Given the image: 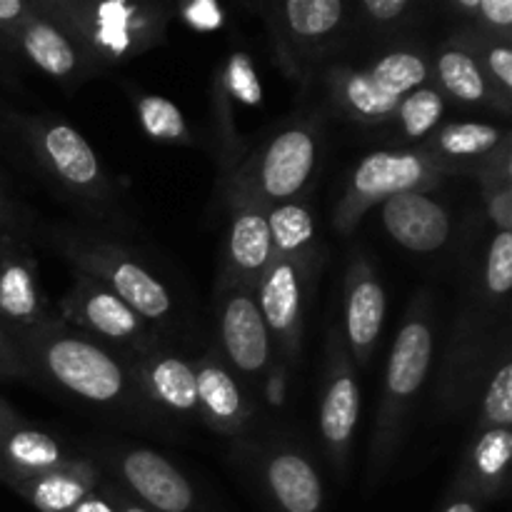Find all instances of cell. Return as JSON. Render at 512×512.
Returning <instances> with one entry per match:
<instances>
[{"mask_svg": "<svg viewBox=\"0 0 512 512\" xmlns=\"http://www.w3.org/2000/svg\"><path fill=\"white\" fill-rule=\"evenodd\" d=\"M13 338L30 370V383L35 380L65 398L110 413L153 410L123 353L60 318L13 330Z\"/></svg>", "mask_w": 512, "mask_h": 512, "instance_id": "cell-1", "label": "cell"}, {"mask_svg": "<svg viewBox=\"0 0 512 512\" xmlns=\"http://www.w3.org/2000/svg\"><path fill=\"white\" fill-rule=\"evenodd\" d=\"M35 233H40L45 245L55 250L73 273L98 280L128 303L163 340L173 338L183 328V310L173 285L130 245L73 225L43 223Z\"/></svg>", "mask_w": 512, "mask_h": 512, "instance_id": "cell-2", "label": "cell"}, {"mask_svg": "<svg viewBox=\"0 0 512 512\" xmlns=\"http://www.w3.org/2000/svg\"><path fill=\"white\" fill-rule=\"evenodd\" d=\"M8 125L28 155L30 168L73 205L98 223H118L120 200L110 175L85 135L53 113H10Z\"/></svg>", "mask_w": 512, "mask_h": 512, "instance_id": "cell-3", "label": "cell"}, {"mask_svg": "<svg viewBox=\"0 0 512 512\" xmlns=\"http://www.w3.org/2000/svg\"><path fill=\"white\" fill-rule=\"evenodd\" d=\"M435 353V313L428 290L415 295L388 355L368 448V488H378L398 460L410 413L428 383Z\"/></svg>", "mask_w": 512, "mask_h": 512, "instance_id": "cell-4", "label": "cell"}, {"mask_svg": "<svg viewBox=\"0 0 512 512\" xmlns=\"http://www.w3.org/2000/svg\"><path fill=\"white\" fill-rule=\"evenodd\" d=\"M323 140L320 115L295 118L275 130L223 178L228 205L253 203L268 210L298 200L318 173Z\"/></svg>", "mask_w": 512, "mask_h": 512, "instance_id": "cell-5", "label": "cell"}, {"mask_svg": "<svg viewBox=\"0 0 512 512\" xmlns=\"http://www.w3.org/2000/svg\"><path fill=\"white\" fill-rule=\"evenodd\" d=\"M40 5L68 25L98 75L163 45L173 18V5L138 0H40Z\"/></svg>", "mask_w": 512, "mask_h": 512, "instance_id": "cell-6", "label": "cell"}, {"mask_svg": "<svg viewBox=\"0 0 512 512\" xmlns=\"http://www.w3.org/2000/svg\"><path fill=\"white\" fill-rule=\"evenodd\" d=\"M510 313H498L473 293L460 308L438 383L440 415H460L478 403L500 348L510 343Z\"/></svg>", "mask_w": 512, "mask_h": 512, "instance_id": "cell-7", "label": "cell"}, {"mask_svg": "<svg viewBox=\"0 0 512 512\" xmlns=\"http://www.w3.org/2000/svg\"><path fill=\"white\" fill-rule=\"evenodd\" d=\"M448 178L423 148H393L368 153L350 173L333 210L340 235L353 233L370 208L400 193H433Z\"/></svg>", "mask_w": 512, "mask_h": 512, "instance_id": "cell-8", "label": "cell"}, {"mask_svg": "<svg viewBox=\"0 0 512 512\" xmlns=\"http://www.w3.org/2000/svg\"><path fill=\"white\" fill-rule=\"evenodd\" d=\"M275 58L290 80H303L310 65L328 58L353 30V3L345 0H288L260 5Z\"/></svg>", "mask_w": 512, "mask_h": 512, "instance_id": "cell-9", "label": "cell"}, {"mask_svg": "<svg viewBox=\"0 0 512 512\" xmlns=\"http://www.w3.org/2000/svg\"><path fill=\"white\" fill-rule=\"evenodd\" d=\"M55 310V318L93 335L125 358L158 343H168L128 303L83 273H73V283L60 295Z\"/></svg>", "mask_w": 512, "mask_h": 512, "instance_id": "cell-10", "label": "cell"}, {"mask_svg": "<svg viewBox=\"0 0 512 512\" xmlns=\"http://www.w3.org/2000/svg\"><path fill=\"white\" fill-rule=\"evenodd\" d=\"M320 253L273 258L255 285V300L283 363H293L303 345L305 310L315 288Z\"/></svg>", "mask_w": 512, "mask_h": 512, "instance_id": "cell-11", "label": "cell"}, {"mask_svg": "<svg viewBox=\"0 0 512 512\" xmlns=\"http://www.w3.org/2000/svg\"><path fill=\"white\" fill-rule=\"evenodd\" d=\"M360 420V383L355 363L343 343L338 325L328 330L325 343L323 393H320V438L328 463L340 480L348 475L350 448Z\"/></svg>", "mask_w": 512, "mask_h": 512, "instance_id": "cell-12", "label": "cell"}, {"mask_svg": "<svg viewBox=\"0 0 512 512\" xmlns=\"http://www.w3.org/2000/svg\"><path fill=\"white\" fill-rule=\"evenodd\" d=\"M105 455L115 483L143 508L150 512H200L195 485L165 455L135 445L110 448Z\"/></svg>", "mask_w": 512, "mask_h": 512, "instance_id": "cell-13", "label": "cell"}, {"mask_svg": "<svg viewBox=\"0 0 512 512\" xmlns=\"http://www.w3.org/2000/svg\"><path fill=\"white\" fill-rule=\"evenodd\" d=\"M218 355L230 373L253 388L273 365L275 343L253 290L218 293Z\"/></svg>", "mask_w": 512, "mask_h": 512, "instance_id": "cell-14", "label": "cell"}, {"mask_svg": "<svg viewBox=\"0 0 512 512\" xmlns=\"http://www.w3.org/2000/svg\"><path fill=\"white\" fill-rule=\"evenodd\" d=\"M10 55L25 58L33 68H38L40 73L68 90L78 88L98 75V68L88 58L78 38L70 33L68 25L43 10L40 0L33 18L25 20L10 40L8 58Z\"/></svg>", "mask_w": 512, "mask_h": 512, "instance_id": "cell-15", "label": "cell"}, {"mask_svg": "<svg viewBox=\"0 0 512 512\" xmlns=\"http://www.w3.org/2000/svg\"><path fill=\"white\" fill-rule=\"evenodd\" d=\"M213 133L218 150L220 173L225 175L248 155V140L240 138V110H258L263 105V88L255 73V63L245 50H235L225 58L213 78Z\"/></svg>", "mask_w": 512, "mask_h": 512, "instance_id": "cell-16", "label": "cell"}, {"mask_svg": "<svg viewBox=\"0 0 512 512\" xmlns=\"http://www.w3.org/2000/svg\"><path fill=\"white\" fill-rule=\"evenodd\" d=\"M388 295L368 255L350 258L343 280V343L355 365H368L385 325Z\"/></svg>", "mask_w": 512, "mask_h": 512, "instance_id": "cell-17", "label": "cell"}, {"mask_svg": "<svg viewBox=\"0 0 512 512\" xmlns=\"http://www.w3.org/2000/svg\"><path fill=\"white\" fill-rule=\"evenodd\" d=\"M55 318L40 283V265L28 240L0 233V323L13 330L35 328Z\"/></svg>", "mask_w": 512, "mask_h": 512, "instance_id": "cell-18", "label": "cell"}, {"mask_svg": "<svg viewBox=\"0 0 512 512\" xmlns=\"http://www.w3.org/2000/svg\"><path fill=\"white\" fill-rule=\"evenodd\" d=\"M230 223L225 230L223 260L218 270V293L225 290H255L260 275L273 260L268 210L253 203L228 205Z\"/></svg>", "mask_w": 512, "mask_h": 512, "instance_id": "cell-19", "label": "cell"}, {"mask_svg": "<svg viewBox=\"0 0 512 512\" xmlns=\"http://www.w3.org/2000/svg\"><path fill=\"white\" fill-rule=\"evenodd\" d=\"M128 360L150 408L173 418L198 420L193 360L175 353L170 343L153 345L143 353L130 355Z\"/></svg>", "mask_w": 512, "mask_h": 512, "instance_id": "cell-20", "label": "cell"}, {"mask_svg": "<svg viewBox=\"0 0 512 512\" xmlns=\"http://www.w3.org/2000/svg\"><path fill=\"white\" fill-rule=\"evenodd\" d=\"M258 475L275 512H323L325 490L313 460L293 443H268L258 455Z\"/></svg>", "mask_w": 512, "mask_h": 512, "instance_id": "cell-21", "label": "cell"}, {"mask_svg": "<svg viewBox=\"0 0 512 512\" xmlns=\"http://www.w3.org/2000/svg\"><path fill=\"white\" fill-rule=\"evenodd\" d=\"M193 368L200 423L228 438L243 435L253 418V405L240 380L220 360L218 350H208L198 360H193Z\"/></svg>", "mask_w": 512, "mask_h": 512, "instance_id": "cell-22", "label": "cell"}, {"mask_svg": "<svg viewBox=\"0 0 512 512\" xmlns=\"http://www.w3.org/2000/svg\"><path fill=\"white\" fill-rule=\"evenodd\" d=\"M380 208L385 233L410 253L433 255L453 238V215L430 193H400Z\"/></svg>", "mask_w": 512, "mask_h": 512, "instance_id": "cell-23", "label": "cell"}, {"mask_svg": "<svg viewBox=\"0 0 512 512\" xmlns=\"http://www.w3.org/2000/svg\"><path fill=\"white\" fill-rule=\"evenodd\" d=\"M512 463V430H473L468 448L460 458L450 493L478 500L480 505L500 500L508 493Z\"/></svg>", "mask_w": 512, "mask_h": 512, "instance_id": "cell-24", "label": "cell"}, {"mask_svg": "<svg viewBox=\"0 0 512 512\" xmlns=\"http://www.w3.org/2000/svg\"><path fill=\"white\" fill-rule=\"evenodd\" d=\"M508 143H512L510 133L500 125L483 120H450L420 148L448 175H475Z\"/></svg>", "mask_w": 512, "mask_h": 512, "instance_id": "cell-25", "label": "cell"}, {"mask_svg": "<svg viewBox=\"0 0 512 512\" xmlns=\"http://www.w3.org/2000/svg\"><path fill=\"white\" fill-rule=\"evenodd\" d=\"M430 80L445 95V100H455L465 108H488L503 115L510 113V100H505L490 85L475 55L453 33L435 50Z\"/></svg>", "mask_w": 512, "mask_h": 512, "instance_id": "cell-26", "label": "cell"}, {"mask_svg": "<svg viewBox=\"0 0 512 512\" xmlns=\"http://www.w3.org/2000/svg\"><path fill=\"white\" fill-rule=\"evenodd\" d=\"M80 455L63 443L58 435L20 423L0 435V483L13 488L15 483L63 468Z\"/></svg>", "mask_w": 512, "mask_h": 512, "instance_id": "cell-27", "label": "cell"}, {"mask_svg": "<svg viewBox=\"0 0 512 512\" xmlns=\"http://www.w3.org/2000/svg\"><path fill=\"white\" fill-rule=\"evenodd\" d=\"M103 478L105 470L95 460L80 455L63 468L15 483L10 490L38 512H70L103 483Z\"/></svg>", "mask_w": 512, "mask_h": 512, "instance_id": "cell-28", "label": "cell"}, {"mask_svg": "<svg viewBox=\"0 0 512 512\" xmlns=\"http://www.w3.org/2000/svg\"><path fill=\"white\" fill-rule=\"evenodd\" d=\"M325 90L333 108L360 128L390 125L400 103L380 93L363 68H350V65H333L325 70Z\"/></svg>", "mask_w": 512, "mask_h": 512, "instance_id": "cell-29", "label": "cell"}, {"mask_svg": "<svg viewBox=\"0 0 512 512\" xmlns=\"http://www.w3.org/2000/svg\"><path fill=\"white\" fill-rule=\"evenodd\" d=\"M368 78L378 85L380 93L393 100H403L413 90L423 88L433 78V58L423 45L398 43L375 55L363 65Z\"/></svg>", "mask_w": 512, "mask_h": 512, "instance_id": "cell-30", "label": "cell"}, {"mask_svg": "<svg viewBox=\"0 0 512 512\" xmlns=\"http://www.w3.org/2000/svg\"><path fill=\"white\" fill-rule=\"evenodd\" d=\"M273 243V258H300V255L320 253L318 220L315 213L300 200L280 203L265 213Z\"/></svg>", "mask_w": 512, "mask_h": 512, "instance_id": "cell-31", "label": "cell"}, {"mask_svg": "<svg viewBox=\"0 0 512 512\" xmlns=\"http://www.w3.org/2000/svg\"><path fill=\"white\" fill-rule=\"evenodd\" d=\"M445 108V95L428 83L400 100L390 128H395V135L400 143H405V148H420L443 125Z\"/></svg>", "mask_w": 512, "mask_h": 512, "instance_id": "cell-32", "label": "cell"}, {"mask_svg": "<svg viewBox=\"0 0 512 512\" xmlns=\"http://www.w3.org/2000/svg\"><path fill=\"white\" fill-rule=\"evenodd\" d=\"M125 93L133 103L140 128L145 130L150 140L168 145H195L193 130L173 100L163 98V95L143 93V90L130 88V85H125Z\"/></svg>", "mask_w": 512, "mask_h": 512, "instance_id": "cell-33", "label": "cell"}, {"mask_svg": "<svg viewBox=\"0 0 512 512\" xmlns=\"http://www.w3.org/2000/svg\"><path fill=\"white\" fill-rule=\"evenodd\" d=\"M510 290H512V233L493 230L488 245H485L483 263H480L478 280L473 293L483 303L495 308L498 313H510Z\"/></svg>", "mask_w": 512, "mask_h": 512, "instance_id": "cell-34", "label": "cell"}, {"mask_svg": "<svg viewBox=\"0 0 512 512\" xmlns=\"http://www.w3.org/2000/svg\"><path fill=\"white\" fill-rule=\"evenodd\" d=\"M475 178L480 180V198L493 228L512 233V143L503 145Z\"/></svg>", "mask_w": 512, "mask_h": 512, "instance_id": "cell-35", "label": "cell"}, {"mask_svg": "<svg viewBox=\"0 0 512 512\" xmlns=\"http://www.w3.org/2000/svg\"><path fill=\"white\" fill-rule=\"evenodd\" d=\"M512 425V353L510 343L503 345L490 365L488 378L478 395V418L473 430L510 428Z\"/></svg>", "mask_w": 512, "mask_h": 512, "instance_id": "cell-36", "label": "cell"}, {"mask_svg": "<svg viewBox=\"0 0 512 512\" xmlns=\"http://www.w3.org/2000/svg\"><path fill=\"white\" fill-rule=\"evenodd\" d=\"M453 35L475 55L490 85L512 103V40L485 35L480 30L468 28V25L455 30Z\"/></svg>", "mask_w": 512, "mask_h": 512, "instance_id": "cell-37", "label": "cell"}, {"mask_svg": "<svg viewBox=\"0 0 512 512\" xmlns=\"http://www.w3.org/2000/svg\"><path fill=\"white\" fill-rule=\"evenodd\" d=\"M415 0H363L353 3V28L368 35H400L415 23Z\"/></svg>", "mask_w": 512, "mask_h": 512, "instance_id": "cell-38", "label": "cell"}, {"mask_svg": "<svg viewBox=\"0 0 512 512\" xmlns=\"http://www.w3.org/2000/svg\"><path fill=\"white\" fill-rule=\"evenodd\" d=\"M443 8L468 28L512 40V0H448Z\"/></svg>", "mask_w": 512, "mask_h": 512, "instance_id": "cell-39", "label": "cell"}, {"mask_svg": "<svg viewBox=\"0 0 512 512\" xmlns=\"http://www.w3.org/2000/svg\"><path fill=\"white\" fill-rule=\"evenodd\" d=\"M35 230H38L35 215L20 200H15L3 185V180H0V233L15 235V238L28 240L30 243Z\"/></svg>", "mask_w": 512, "mask_h": 512, "instance_id": "cell-40", "label": "cell"}, {"mask_svg": "<svg viewBox=\"0 0 512 512\" xmlns=\"http://www.w3.org/2000/svg\"><path fill=\"white\" fill-rule=\"evenodd\" d=\"M38 0H0V50L8 55V45L20 25L33 18Z\"/></svg>", "mask_w": 512, "mask_h": 512, "instance_id": "cell-41", "label": "cell"}, {"mask_svg": "<svg viewBox=\"0 0 512 512\" xmlns=\"http://www.w3.org/2000/svg\"><path fill=\"white\" fill-rule=\"evenodd\" d=\"M0 378L3 380H30V370L20 355L13 333L0 323Z\"/></svg>", "mask_w": 512, "mask_h": 512, "instance_id": "cell-42", "label": "cell"}, {"mask_svg": "<svg viewBox=\"0 0 512 512\" xmlns=\"http://www.w3.org/2000/svg\"><path fill=\"white\" fill-rule=\"evenodd\" d=\"M173 13L195 30H218L225 23V13L218 3H185L173 8Z\"/></svg>", "mask_w": 512, "mask_h": 512, "instance_id": "cell-43", "label": "cell"}, {"mask_svg": "<svg viewBox=\"0 0 512 512\" xmlns=\"http://www.w3.org/2000/svg\"><path fill=\"white\" fill-rule=\"evenodd\" d=\"M263 395L270 408H283L285 398H288V363H283V360L275 363L273 360L263 378Z\"/></svg>", "mask_w": 512, "mask_h": 512, "instance_id": "cell-44", "label": "cell"}, {"mask_svg": "<svg viewBox=\"0 0 512 512\" xmlns=\"http://www.w3.org/2000/svg\"><path fill=\"white\" fill-rule=\"evenodd\" d=\"M103 490H105V495H108L110 505H113L115 512H150L148 508H143L138 500L130 498V495L125 493V490L120 488L115 480H110L108 475H105V480H103Z\"/></svg>", "mask_w": 512, "mask_h": 512, "instance_id": "cell-45", "label": "cell"}, {"mask_svg": "<svg viewBox=\"0 0 512 512\" xmlns=\"http://www.w3.org/2000/svg\"><path fill=\"white\" fill-rule=\"evenodd\" d=\"M70 512H115V508L110 505L108 495H105V490H103V483H100L98 488H95L93 493H90L88 498L78 505V508H73Z\"/></svg>", "mask_w": 512, "mask_h": 512, "instance_id": "cell-46", "label": "cell"}, {"mask_svg": "<svg viewBox=\"0 0 512 512\" xmlns=\"http://www.w3.org/2000/svg\"><path fill=\"white\" fill-rule=\"evenodd\" d=\"M440 512H483V505L473 498H465V495L450 493V498L445 500L443 510Z\"/></svg>", "mask_w": 512, "mask_h": 512, "instance_id": "cell-47", "label": "cell"}, {"mask_svg": "<svg viewBox=\"0 0 512 512\" xmlns=\"http://www.w3.org/2000/svg\"><path fill=\"white\" fill-rule=\"evenodd\" d=\"M20 423H25L23 415H20L13 405H8L3 398H0V435H5L10 428H15V425Z\"/></svg>", "mask_w": 512, "mask_h": 512, "instance_id": "cell-48", "label": "cell"}, {"mask_svg": "<svg viewBox=\"0 0 512 512\" xmlns=\"http://www.w3.org/2000/svg\"><path fill=\"white\" fill-rule=\"evenodd\" d=\"M5 60H8V55H5L3 50H0V73H3V70H5V65H8V63H5Z\"/></svg>", "mask_w": 512, "mask_h": 512, "instance_id": "cell-49", "label": "cell"}]
</instances>
